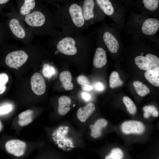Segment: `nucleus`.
Segmentation results:
<instances>
[{
	"label": "nucleus",
	"mask_w": 159,
	"mask_h": 159,
	"mask_svg": "<svg viewBox=\"0 0 159 159\" xmlns=\"http://www.w3.org/2000/svg\"><path fill=\"white\" fill-rule=\"evenodd\" d=\"M55 5L56 8L53 13L54 23L63 34H82L89 27L83 16L82 1L75 0Z\"/></svg>",
	"instance_id": "obj_1"
},
{
	"label": "nucleus",
	"mask_w": 159,
	"mask_h": 159,
	"mask_svg": "<svg viewBox=\"0 0 159 159\" xmlns=\"http://www.w3.org/2000/svg\"><path fill=\"white\" fill-rule=\"evenodd\" d=\"M21 17L34 35L54 38L63 35L55 25L53 13L41 4L30 14Z\"/></svg>",
	"instance_id": "obj_2"
},
{
	"label": "nucleus",
	"mask_w": 159,
	"mask_h": 159,
	"mask_svg": "<svg viewBox=\"0 0 159 159\" xmlns=\"http://www.w3.org/2000/svg\"><path fill=\"white\" fill-rule=\"evenodd\" d=\"M141 13L131 15L127 23L128 31L135 37H154L159 30V20Z\"/></svg>",
	"instance_id": "obj_3"
},
{
	"label": "nucleus",
	"mask_w": 159,
	"mask_h": 159,
	"mask_svg": "<svg viewBox=\"0 0 159 159\" xmlns=\"http://www.w3.org/2000/svg\"><path fill=\"white\" fill-rule=\"evenodd\" d=\"M5 15L4 24L9 35L25 43L30 42L34 35L17 12L12 10Z\"/></svg>",
	"instance_id": "obj_4"
},
{
	"label": "nucleus",
	"mask_w": 159,
	"mask_h": 159,
	"mask_svg": "<svg viewBox=\"0 0 159 159\" xmlns=\"http://www.w3.org/2000/svg\"><path fill=\"white\" fill-rule=\"evenodd\" d=\"M97 6L121 29L125 25V9L119 0H95Z\"/></svg>",
	"instance_id": "obj_5"
},
{
	"label": "nucleus",
	"mask_w": 159,
	"mask_h": 159,
	"mask_svg": "<svg viewBox=\"0 0 159 159\" xmlns=\"http://www.w3.org/2000/svg\"><path fill=\"white\" fill-rule=\"evenodd\" d=\"M120 29L115 24L113 26L104 23L95 29V32L100 36L108 50L111 53H115L119 48L118 39L120 37Z\"/></svg>",
	"instance_id": "obj_6"
},
{
	"label": "nucleus",
	"mask_w": 159,
	"mask_h": 159,
	"mask_svg": "<svg viewBox=\"0 0 159 159\" xmlns=\"http://www.w3.org/2000/svg\"><path fill=\"white\" fill-rule=\"evenodd\" d=\"M82 8L84 18L89 26L103 21L106 17L95 0H82Z\"/></svg>",
	"instance_id": "obj_7"
},
{
	"label": "nucleus",
	"mask_w": 159,
	"mask_h": 159,
	"mask_svg": "<svg viewBox=\"0 0 159 159\" xmlns=\"http://www.w3.org/2000/svg\"><path fill=\"white\" fill-rule=\"evenodd\" d=\"M28 57V54L25 50H17L9 53L6 56L5 61L9 67L17 68L24 64Z\"/></svg>",
	"instance_id": "obj_8"
},
{
	"label": "nucleus",
	"mask_w": 159,
	"mask_h": 159,
	"mask_svg": "<svg viewBox=\"0 0 159 159\" xmlns=\"http://www.w3.org/2000/svg\"><path fill=\"white\" fill-rule=\"evenodd\" d=\"M133 4L140 13L154 17L159 13V0H135Z\"/></svg>",
	"instance_id": "obj_9"
},
{
	"label": "nucleus",
	"mask_w": 159,
	"mask_h": 159,
	"mask_svg": "<svg viewBox=\"0 0 159 159\" xmlns=\"http://www.w3.org/2000/svg\"><path fill=\"white\" fill-rule=\"evenodd\" d=\"M135 62L141 70H147L159 67V59L155 55L148 53L145 56L143 55L136 56Z\"/></svg>",
	"instance_id": "obj_10"
},
{
	"label": "nucleus",
	"mask_w": 159,
	"mask_h": 159,
	"mask_svg": "<svg viewBox=\"0 0 159 159\" xmlns=\"http://www.w3.org/2000/svg\"><path fill=\"white\" fill-rule=\"evenodd\" d=\"M26 144L24 141L17 139L7 141L5 145L6 150L9 153L16 157H20L24 153Z\"/></svg>",
	"instance_id": "obj_11"
},
{
	"label": "nucleus",
	"mask_w": 159,
	"mask_h": 159,
	"mask_svg": "<svg viewBox=\"0 0 159 159\" xmlns=\"http://www.w3.org/2000/svg\"><path fill=\"white\" fill-rule=\"evenodd\" d=\"M121 129L123 132L125 134H140L144 132L145 127L141 122L129 120L125 121L122 124Z\"/></svg>",
	"instance_id": "obj_12"
},
{
	"label": "nucleus",
	"mask_w": 159,
	"mask_h": 159,
	"mask_svg": "<svg viewBox=\"0 0 159 159\" xmlns=\"http://www.w3.org/2000/svg\"><path fill=\"white\" fill-rule=\"evenodd\" d=\"M30 84L32 89L35 94L41 95L44 93L46 88L45 81L40 73L35 72L32 75Z\"/></svg>",
	"instance_id": "obj_13"
},
{
	"label": "nucleus",
	"mask_w": 159,
	"mask_h": 159,
	"mask_svg": "<svg viewBox=\"0 0 159 159\" xmlns=\"http://www.w3.org/2000/svg\"><path fill=\"white\" fill-rule=\"evenodd\" d=\"M18 11L21 17H24L34 10L38 3L36 0H16Z\"/></svg>",
	"instance_id": "obj_14"
},
{
	"label": "nucleus",
	"mask_w": 159,
	"mask_h": 159,
	"mask_svg": "<svg viewBox=\"0 0 159 159\" xmlns=\"http://www.w3.org/2000/svg\"><path fill=\"white\" fill-rule=\"evenodd\" d=\"M107 57L106 51L103 48H97L93 59V64L97 68H102L106 64Z\"/></svg>",
	"instance_id": "obj_15"
},
{
	"label": "nucleus",
	"mask_w": 159,
	"mask_h": 159,
	"mask_svg": "<svg viewBox=\"0 0 159 159\" xmlns=\"http://www.w3.org/2000/svg\"><path fill=\"white\" fill-rule=\"evenodd\" d=\"M95 110L94 104L92 102L88 103L83 107L80 108L77 112V117L82 122H85L93 114Z\"/></svg>",
	"instance_id": "obj_16"
},
{
	"label": "nucleus",
	"mask_w": 159,
	"mask_h": 159,
	"mask_svg": "<svg viewBox=\"0 0 159 159\" xmlns=\"http://www.w3.org/2000/svg\"><path fill=\"white\" fill-rule=\"evenodd\" d=\"M107 124V120L104 118L97 120L94 125L89 126L91 130V136L95 138L100 137L102 135V130L106 127Z\"/></svg>",
	"instance_id": "obj_17"
},
{
	"label": "nucleus",
	"mask_w": 159,
	"mask_h": 159,
	"mask_svg": "<svg viewBox=\"0 0 159 159\" xmlns=\"http://www.w3.org/2000/svg\"><path fill=\"white\" fill-rule=\"evenodd\" d=\"M58 103L57 111L59 115H65L70 110L71 100L69 97L66 96H61L58 99Z\"/></svg>",
	"instance_id": "obj_18"
},
{
	"label": "nucleus",
	"mask_w": 159,
	"mask_h": 159,
	"mask_svg": "<svg viewBox=\"0 0 159 159\" xmlns=\"http://www.w3.org/2000/svg\"><path fill=\"white\" fill-rule=\"evenodd\" d=\"M146 80L152 85L159 86V67L147 70L144 74Z\"/></svg>",
	"instance_id": "obj_19"
},
{
	"label": "nucleus",
	"mask_w": 159,
	"mask_h": 159,
	"mask_svg": "<svg viewBox=\"0 0 159 159\" xmlns=\"http://www.w3.org/2000/svg\"><path fill=\"white\" fill-rule=\"evenodd\" d=\"M59 80L64 88L66 90H70L73 88L72 82V76L70 72L68 71L61 72L59 75Z\"/></svg>",
	"instance_id": "obj_20"
},
{
	"label": "nucleus",
	"mask_w": 159,
	"mask_h": 159,
	"mask_svg": "<svg viewBox=\"0 0 159 159\" xmlns=\"http://www.w3.org/2000/svg\"><path fill=\"white\" fill-rule=\"evenodd\" d=\"M133 85L137 94L141 96H144L150 92L148 87L141 82L135 81L133 83Z\"/></svg>",
	"instance_id": "obj_21"
},
{
	"label": "nucleus",
	"mask_w": 159,
	"mask_h": 159,
	"mask_svg": "<svg viewBox=\"0 0 159 159\" xmlns=\"http://www.w3.org/2000/svg\"><path fill=\"white\" fill-rule=\"evenodd\" d=\"M123 81L119 78L118 73L115 71L112 72L110 76L109 86L111 88H114L122 86Z\"/></svg>",
	"instance_id": "obj_22"
},
{
	"label": "nucleus",
	"mask_w": 159,
	"mask_h": 159,
	"mask_svg": "<svg viewBox=\"0 0 159 159\" xmlns=\"http://www.w3.org/2000/svg\"><path fill=\"white\" fill-rule=\"evenodd\" d=\"M144 118H148L152 115L154 117H157L159 115V112L156 107L153 105H148L144 106L143 108Z\"/></svg>",
	"instance_id": "obj_23"
},
{
	"label": "nucleus",
	"mask_w": 159,
	"mask_h": 159,
	"mask_svg": "<svg viewBox=\"0 0 159 159\" xmlns=\"http://www.w3.org/2000/svg\"><path fill=\"white\" fill-rule=\"evenodd\" d=\"M122 100L128 112L131 114H134L137 111V107L133 101L129 97L124 96Z\"/></svg>",
	"instance_id": "obj_24"
},
{
	"label": "nucleus",
	"mask_w": 159,
	"mask_h": 159,
	"mask_svg": "<svg viewBox=\"0 0 159 159\" xmlns=\"http://www.w3.org/2000/svg\"><path fill=\"white\" fill-rule=\"evenodd\" d=\"M123 156V153L122 150L119 148L113 149L108 155L107 156L106 159H121Z\"/></svg>",
	"instance_id": "obj_25"
},
{
	"label": "nucleus",
	"mask_w": 159,
	"mask_h": 159,
	"mask_svg": "<svg viewBox=\"0 0 159 159\" xmlns=\"http://www.w3.org/2000/svg\"><path fill=\"white\" fill-rule=\"evenodd\" d=\"M54 67L49 64H45L43 66L42 73L44 77L50 79L55 73Z\"/></svg>",
	"instance_id": "obj_26"
},
{
	"label": "nucleus",
	"mask_w": 159,
	"mask_h": 159,
	"mask_svg": "<svg viewBox=\"0 0 159 159\" xmlns=\"http://www.w3.org/2000/svg\"><path fill=\"white\" fill-rule=\"evenodd\" d=\"M9 80L8 75L4 73L0 74V95L3 93L6 90V84Z\"/></svg>",
	"instance_id": "obj_27"
},
{
	"label": "nucleus",
	"mask_w": 159,
	"mask_h": 159,
	"mask_svg": "<svg viewBox=\"0 0 159 159\" xmlns=\"http://www.w3.org/2000/svg\"><path fill=\"white\" fill-rule=\"evenodd\" d=\"M32 115H31L21 119H19L18 121V123L20 126H24L32 122Z\"/></svg>",
	"instance_id": "obj_28"
},
{
	"label": "nucleus",
	"mask_w": 159,
	"mask_h": 159,
	"mask_svg": "<svg viewBox=\"0 0 159 159\" xmlns=\"http://www.w3.org/2000/svg\"><path fill=\"white\" fill-rule=\"evenodd\" d=\"M77 81L81 86L87 85H90L89 79L87 77L83 75L78 76L77 78Z\"/></svg>",
	"instance_id": "obj_29"
},
{
	"label": "nucleus",
	"mask_w": 159,
	"mask_h": 159,
	"mask_svg": "<svg viewBox=\"0 0 159 159\" xmlns=\"http://www.w3.org/2000/svg\"><path fill=\"white\" fill-rule=\"evenodd\" d=\"M33 111L31 110H27L20 113L18 116L19 119H21L31 115H32Z\"/></svg>",
	"instance_id": "obj_30"
},
{
	"label": "nucleus",
	"mask_w": 159,
	"mask_h": 159,
	"mask_svg": "<svg viewBox=\"0 0 159 159\" xmlns=\"http://www.w3.org/2000/svg\"><path fill=\"white\" fill-rule=\"evenodd\" d=\"M12 109L11 106L7 105L0 107V114H4L10 112Z\"/></svg>",
	"instance_id": "obj_31"
},
{
	"label": "nucleus",
	"mask_w": 159,
	"mask_h": 159,
	"mask_svg": "<svg viewBox=\"0 0 159 159\" xmlns=\"http://www.w3.org/2000/svg\"><path fill=\"white\" fill-rule=\"evenodd\" d=\"M45 2L50 4H61L65 2L74 1L75 0H43Z\"/></svg>",
	"instance_id": "obj_32"
},
{
	"label": "nucleus",
	"mask_w": 159,
	"mask_h": 159,
	"mask_svg": "<svg viewBox=\"0 0 159 159\" xmlns=\"http://www.w3.org/2000/svg\"><path fill=\"white\" fill-rule=\"evenodd\" d=\"M10 1V0H0V15L4 6Z\"/></svg>",
	"instance_id": "obj_33"
},
{
	"label": "nucleus",
	"mask_w": 159,
	"mask_h": 159,
	"mask_svg": "<svg viewBox=\"0 0 159 159\" xmlns=\"http://www.w3.org/2000/svg\"><path fill=\"white\" fill-rule=\"evenodd\" d=\"M95 89L98 91H101L104 88L103 85L100 82H97L95 84Z\"/></svg>",
	"instance_id": "obj_34"
},
{
	"label": "nucleus",
	"mask_w": 159,
	"mask_h": 159,
	"mask_svg": "<svg viewBox=\"0 0 159 159\" xmlns=\"http://www.w3.org/2000/svg\"><path fill=\"white\" fill-rule=\"evenodd\" d=\"M81 87L83 90L86 91H90L93 89V87L88 85L81 86Z\"/></svg>",
	"instance_id": "obj_35"
},
{
	"label": "nucleus",
	"mask_w": 159,
	"mask_h": 159,
	"mask_svg": "<svg viewBox=\"0 0 159 159\" xmlns=\"http://www.w3.org/2000/svg\"><path fill=\"white\" fill-rule=\"evenodd\" d=\"M82 98L86 101H88L90 99V96L89 94L86 92H82L81 93Z\"/></svg>",
	"instance_id": "obj_36"
},
{
	"label": "nucleus",
	"mask_w": 159,
	"mask_h": 159,
	"mask_svg": "<svg viewBox=\"0 0 159 159\" xmlns=\"http://www.w3.org/2000/svg\"><path fill=\"white\" fill-rule=\"evenodd\" d=\"M121 2L127 4L131 2L133 0H119Z\"/></svg>",
	"instance_id": "obj_37"
},
{
	"label": "nucleus",
	"mask_w": 159,
	"mask_h": 159,
	"mask_svg": "<svg viewBox=\"0 0 159 159\" xmlns=\"http://www.w3.org/2000/svg\"><path fill=\"white\" fill-rule=\"evenodd\" d=\"M3 126L2 125L1 123V120H0V132L2 130V129Z\"/></svg>",
	"instance_id": "obj_38"
},
{
	"label": "nucleus",
	"mask_w": 159,
	"mask_h": 159,
	"mask_svg": "<svg viewBox=\"0 0 159 159\" xmlns=\"http://www.w3.org/2000/svg\"><path fill=\"white\" fill-rule=\"evenodd\" d=\"M75 106V105H74L73 107H74Z\"/></svg>",
	"instance_id": "obj_39"
}]
</instances>
